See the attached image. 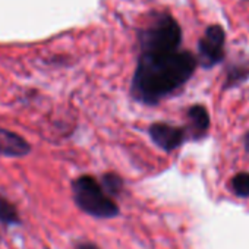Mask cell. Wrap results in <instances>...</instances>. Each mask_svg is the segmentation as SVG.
<instances>
[{"label":"cell","instance_id":"obj_6","mask_svg":"<svg viewBox=\"0 0 249 249\" xmlns=\"http://www.w3.org/2000/svg\"><path fill=\"white\" fill-rule=\"evenodd\" d=\"M30 144L18 134L0 128V154L8 157H24L30 153Z\"/></svg>","mask_w":249,"mask_h":249},{"label":"cell","instance_id":"obj_11","mask_svg":"<svg viewBox=\"0 0 249 249\" xmlns=\"http://www.w3.org/2000/svg\"><path fill=\"white\" fill-rule=\"evenodd\" d=\"M75 249H100L97 245H94V243H91V242H79L76 246H75Z\"/></svg>","mask_w":249,"mask_h":249},{"label":"cell","instance_id":"obj_7","mask_svg":"<svg viewBox=\"0 0 249 249\" xmlns=\"http://www.w3.org/2000/svg\"><path fill=\"white\" fill-rule=\"evenodd\" d=\"M189 122H191V124L188 126L186 132H188L189 137L198 140L208 129L210 116H208L207 110L202 106L196 104V106H192L189 108Z\"/></svg>","mask_w":249,"mask_h":249},{"label":"cell","instance_id":"obj_12","mask_svg":"<svg viewBox=\"0 0 249 249\" xmlns=\"http://www.w3.org/2000/svg\"><path fill=\"white\" fill-rule=\"evenodd\" d=\"M245 148L249 153V134H246V137H245Z\"/></svg>","mask_w":249,"mask_h":249},{"label":"cell","instance_id":"obj_3","mask_svg":"<svg viewBox=\"0 0 249 249\" xmlns=\"http://www.w3.org/2000/svg\"><path fill=\"white\" fill-rule=\"evenodd\" d=\"M182 41V31L173 17L167 14L159 15L140 34L141 52L148 50H175Z\"/></svg>","mask_w":249,"mask_h":249},{"label":"cell","instance_id":"obj_4","mask_svg":"<svg viewBox=\"0 0 249 249\" xmlns=\"http://www.w3.org/2000/svg\"><path fill=\"white\" fill-rule=\"evenodd\" d=\"M224 31L220 25H211L198 43L199 62L205 68H211L224 57Z\"/></svg>","mask_w":249,"mask_h":249},{"label":"cell","instance_id":"obj_2","mask_svg":"<svg viewBox=\"0 0 249 249\" xmlns=\"http://www.w3.org/2000/svg\"><path fill=\"white\" fill-rule=\"evenodd\" d=\"M72 192L76 205L95 218H113L119 214V207L110 194L91 176H81L73 180Z\"/></svg>","mask_w":249,"mask_h":249},{"label":"cell","instance_id":"obj_1","mask_svg":"<svg viewBox=\"0 0 249 249\" xmlns=\"http://www.w3.org/2000/svg\"><path fill=\"white\" fill-rule=\"evenodd\" d=\"M195 68L196 59L189 52L179 49L141 52L132 79V94L145 104H156L180 88Z\"/></svg>","mask_w":249,"mask_h":249},{"label":"cell","instance_id":"obj_8","mask_svg":"<svg viewBox=\"0 0 249 249\" xmlns=\"http://www.w3.org/2000/svg\"><path fill=\"white\" fill-rule=\"evenodd\" d=\"M19 214L17 208L6 199L0 195V223L12 226V224H19Z\"/></svg>","mask_w":249,"mask_h":249},{"label":"cell","instance_id":"obj_9","mask_svg":"<svg viewBox=\"0 0 249 249\" xmlns=\"http://www.w3.org/2000/svg\"><path fill=\"white\" fill-rule=\"evenodd\" d=\"M231 191L237 196H249V173H237L231 179Z\"/></svg>","mask_w":249,"mask_h":249},{"label":"cell","instance_id":"obj_10","mask_svg":"<svg viewBox=\"0 0 249 249\" xmlns=\"http://www.w3.org/2000/svg\"><path fill=\"white\" fill-rule=\"evenodd\" d=\"M103 186L110 195H113V194H117L119 189L122 188V180H120L119 176H116L113 173H108V175H106L103 178Z\"/></svg>","mask_w":249,"mask_h":249},{"label":"cell","instance_id":"obj_5","mask_svg":"<svg viewBox=\"0 0 249 249\" xmlns=\"http://www.w3.org/2000/svg\"><path fill=\"white\" fill-rule=\"evenodd\" d=\"M150 135L161 150L173 151L185 141L188 132L183 128H176L167 123H154L150 128Z\"/></svg>","mask_w":249,"mask_h":249}]
</instances>
